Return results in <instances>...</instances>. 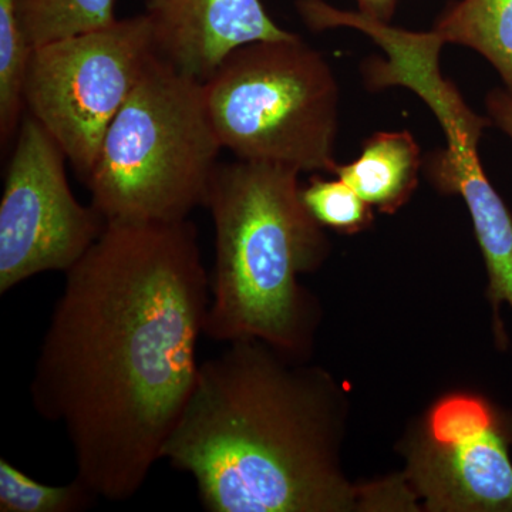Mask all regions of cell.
<instances>
[{
    "mask_svg": "<svg viewBox=\"0 0 512 512\" xmlns=\"http://www.w3.org/2000/svg\"><path fill=\"white\" fill-rule=\"evenodd\" d=\"M30 384L62 424L76 478L127 501L146 484L190 399L210 275L190 220L107 222L64 272Z\"/></svg>",
    "mask_w": 512,
    "mask_h": 512,
    "instance_id": "cell-1",
    "label": "cell"
},
{
    "mask_svg": "<svg viewBox=\"0 0 512 512\" xmlns=\"http://www.w3.org/2000/svg\"><path fill=\"white\" fill-rule=\"evenodd\" d=\"M261 339L200 363L161 461L190 474L210 512H346L407 507V488L355 487L339 461V392Z\"/></svg>",
    "mask_w": 512,
    "mask_h": 512,
    "instance_id": "cell-2",
    "label": "cell"
},
{
    "mask_svg": "<svg viewBox=\"0 0 512 512\" xmlns=\"http://www.w3.org/2000/svg\"><path fill=\"white\" fill-rule=\"evenodd\" d=\"M299 174L239 158L215 168L204 202L215 228L207 338L261 339L298 359L309 348L315 311L298 279L322 264L328 238Z\"/></svg>",
    "mask_w": 512,
    "mask_h": 512,
    "instance_id": "cell-3",
    "label": "cell"
},
{
    "mask_svg": "<svg viewBox=\"0 0 512 512\" xmlns=\"http://www.w3.org/2000/svg\"><path fill=\"white\" fill-rule=\"evenodd\" d=\"M222 146L204 84L157 55L111 121L87 190L106 222H175L204 207Z\"/></svg>",
    "mask_w": 512,
    "mask_h": 512,
    "instance_id": "cell-4",
    "label": "cell"
},
{
    "mask_svg": "<svg viewBox=\"0 0 512 512\" xmlns=\"http://www.w3.org/2000/svg\"><path fill=\"white\" fill-rule=\"evenodd\" d=\"M202 84L218 140L239 160L335 174L339 83L301 36L239 46Z\"/></svg>",
    "mask_w": 512,
    "mask_h": 512,
    "instance_id": "cell-5",
    "label": "cell"
},
{
    "mask_svg": "<svg viewBox=\"0 0 512 512\" xmlns=\"http://www.w3.org/2000/svg\"><path fill=\"white\" fill-rule=\"evenodd\" d=\"M156 55L144 13L30 49L25 113L55 138L83 184L111 121Z\"/></svg>",
    "mask_w": 512,
    "mask_h": 512,
    "instance_id": "cell-6",
    "label": "cell"
},
{
    "mask_svg": "<svg viewBox=\"0 0 512 512\" xmlns=\"http://www.w3.org/2000/svg\"><path fill=\"white\" fill-rule=\"evenodd\" d=\"M0 201V293L43 272H67L93 247L107 222L74 197L66 154L25 113Z\"/></svg>",
    "mask_w": 512,
    "mask_h": 512,
    "instance_id": "cell-7",
    "label": "cell"
},
{
    "mask_svg": "<svg viewBox=\"0 0 512 512\" xmlns=\"http://www.w3.org/2000/svg\"><path fill=\"white\" fill-rule=\"evenodd\" d=\"M144 15L157 56L200 82L239 46L296 36L276 25L261 0H144Z\"/></svg>",
    "mask_w": 512,
    "mask_h": 512,
    "instance_id": "cell-8",
    "label": "cell"
},
{
    "mask_svg": "<svg viewBox=\"0 0 512 512\" xmlns=\"http://www.w3.org/2000/svg\"><path fill=\"white\" fill-rule=\"evenodd\" d=\"M407 478L430 511L512 512V463L495 426L461 443L426 439Z\"/></svg>",
    "mask_w": 512,
    "mask_h": 512,
    "instance_id": "cell-9",
    "label": "cell"
},
{
    "mask_svg": "<svg viewBox=\"0 0 512 512\" xmlns=\"http://www.w3.org/2000/svg\"><path fill=\"white\" fill-rule=\"evenodd\" d=\"M420 146L412 133L377 131L362 144L359 158L339 164L335 174L380 212L393 214L412 197L419 184Z\"/></svg>",
    "mask_w": 512,
    "mask_h": 512,
    "instance_id": "cell-10",
    "label": "cell"
},
{
    "mask_svg": "<svg viewBox=\"0 0 512 512\" xmlns=\"http://www.w3.org/2000/svg\"><path fill=\"white\" fill-rule=\"evenodd\" d=\"M431 32L483 56L512 93V0L450 2Z\"/></svg>",
    "mask_w": 512,
    "mask_h": 512,
    "instance_id": "cell-11",
    "label": "cell"
},
{
    "mask_svg": "<svg viewBox=\"0 0 512 512\" xmlns=\"http://www.w3.org/2000/svg\"><path fill=\"white\" fill-rule=\"evenodd\" d=\"M116 0H16L30 49L116 22Z\"/></svg>",
    "mask_w": 512,
    "mask_h": 512,
    "instance_id": "cell-12",
    "label": "cell"
},
{
    "mask_svg": "<svg viewBox=\"0 0 512 512\" xmlns=\"http://www.w3.org/2000/svg\"><path fill=\"white\" fill-rule=\"evenodd\" d=\"M30 47L16 0H0V143L8 151L25 116L23 82Z\"/></svg>",
    "mask_w": 512,
    "mask_h": 512,
    "instance_id": "cell-13",
    "label": "cell"
},
{
    "mask_svg": "<svg viewBox=\"0 0 512 512\" xmlns=\"http://www.w3.org/2000/svg\"><path fill=\"white\" fill-rule=\"evenodd\" d=\"M99 500L96 494L74 478L66 485H47L33 480L6 458H0V511L80 512Z\"/></svg>",
    "mask_w": 512,
    "mask_h": 512,
    "instance_id": "cell-14",
    "label": "cell"
},
{
    "mask_svg": "<svg viewBox=\"0 0 512 512\" xmlns=\"http://www.w3.org/2000/svg\"><path fill=\"white\" fill-rule=\"evenodd\" d=\"M302 200L322 227L345 234L360 232L373 221L372 205L340 178L323 180L313 175L308 185L302 187Z\"/></svg>",
    "mask_w": 512,
    "mask_h": 512,
    "instance_id": "cell-15",
    "label": "cell"
},
{
    "mask_svg": "<svg viewBox=\"0 0 512 512\" xmlns=\"http://www.w3.org/2000/svg\"><path fill=\"white\" fill-rule=\"evenodd\" d=\"M495 426L494 414L478 397L454 394L431 409L427 439L437 444L461 443Z\"/></svg>",
    "mask_w": 512,
    "mask_h": 512,
    "instance_id": "cell-16",
    "label": "cell"
},
{
    "mask_svg": "<svg viewBox=\"0 0 512 512\" xmlns=\"http://www.w3.org/2000/svg\"><path fill=\"white\" fill-rule=\"evenodd\" d=\"M487 117L498 130L507 134L512 141V93L510 90L497 87L485 96Z\"/></svg>",
    "mask_w": 512,
    "mask_h": 512,
    "instance_id": "cell-17",
    "label": "cell"
},
{
    "mask_svg": "<svg viewBox=\"0 0 512 512\" xmlns=\"http://www.w3.org/2000/svg\"><path fill=\"white\" fill-rule=\"evenodd\" d=\"M357 12L379 22L392 23L400 0H355Z\"/></svg>",
    "mask_w": 512,
    "mask_h": 512,
    "instance_id": "cell-18",
    "label": "cell"
}]
</instances>
